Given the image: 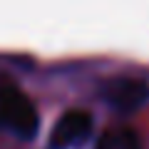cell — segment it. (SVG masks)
I'll use <instances>...</instances> for the list:
<instances>
[{
  "label": "cell",
  "instance_id": "cell-4",
  "mask_svg": "<svg viewBox=\"0 0 149 149\" xmlns=\"http://www.w3.org/2000/svg\"><path fill=\"white\" fill-rule=\"evenodd\" d=\"M95 149H142V137L137 134V129L127 124H117L100 134Z\"/></svg>",
  "mask_w": 149,
  "mask_h": 149
},
{
  "label": "cell",
  "instance_id": "cell-1",
  "mask_svg": "<svg viewBox=\"0 0 149 149\" xmlns=\"http://www.w3.org/2000/svg\"><path fill=\"white\" fill-rule=\"evenodd\" d=\"M0 124L8 127L15 137L32 139L40 129L37 107L13 80H0Z\"/></svg>",
  "mask_w": 149,
  "mask_h": 149
},
{
  "label": "cell",
  "instance_id": "cell-3",
  "mask_svg": "<svg viewBox=\"0 0 149 149\" xmlns=\"http://www.w3.org/2000/svg\"><path fill=\"white\" fill-rule=\"evenodd\" d=\"M92 114L87 109H67L50 132V149H70L85 142L92 132Z\"/></svg>",
  "mask_w": 149,
  "mask_h": 149
},
{
  "label": "cell",
  "instance_id": "cell-2",
  "mask_svg": "<svg viewBox=\"0 0 149 149\" xmlns=\"http://www.w3.org/2000/svg\"><path fill=\"white\" fill-rule=\"evenodd\" d=\"M102 97L112 109L132 114L149 102V85L139 77H112L102 87Z\"/></svg>",
  "mask_w": 149,
  "mask_h": 149
}]
</instances>
